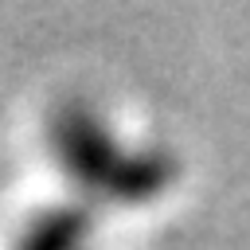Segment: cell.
I'll use <instances>...</instances> for the list:
<instances>
[{
	"mask_svg": "<svg viewBox=\"0 0 250 250\" xmlns=\"http://www.w3.org/2000/svg\"><path fill=\"white\" fill-rule=\"evenodd\" d=\"M47 148L78 188L113 203H148L176 172L168 152L121 145L105 117L86 102H62L47 117Z\"/></svg>",
	"mask_w": 250,
	"mask_h": 250,
	"instance_id": "1",
	"label": "cell"
},
{
	"mask_svg": "<svg viewBox=\"0 0 250 250\" xmlns=\"http://www.w3.org/2000/svg\"><path fill=\"white\" fill-rule=\"evenodd\" d=\"M90 234V215L82 207H47L27 219L16 250H82Z\"/></svg>",
	"mask_w": 250,
	"mask_h": 250,
	"instance_id": "2",
	"label": "cell"
}]
</instances>
